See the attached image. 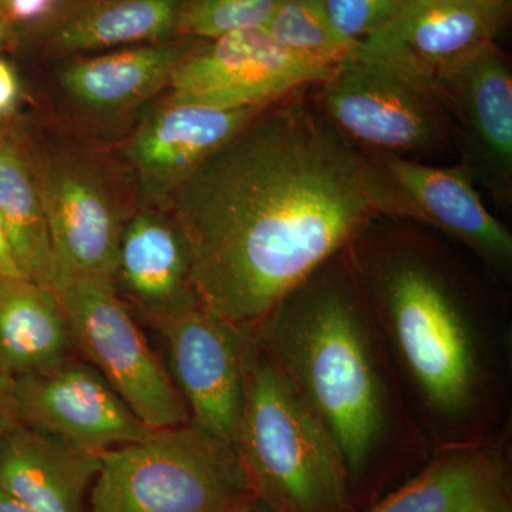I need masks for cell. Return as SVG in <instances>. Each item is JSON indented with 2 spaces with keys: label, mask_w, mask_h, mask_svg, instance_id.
<instances>
[{
  "label": "cell",
  "mask_w": 512,
  "mask_h": 512,
  "mask_svg": "<svg viewBox=\"0 0 512 512\" xmlns=\"http://www.w3.org/2000/svg\"><path fill=\"white\" fill-rule=\"evenodd\" d=\"M349 249L431 453L512 426L508 289L466 249L416 222L376 215Z\"/></svg>",
  "instance_id": "7a4b0ae2"
},
{
  "label": "cell",
  "mask_w": 512,
  "mask_h": 512,
  "mask_svg": "<svg viewBox=\"0 0 512 512\" xmlns=\"http://www.w3.org/2000/svg\"><path fill=\"white\" fill-rule=\"evenodd\" d=\"M225 512H274L268 505L259 501L258 498H252V500L247 501V503L238 505V507L231 508V510Z\"/></svg>",
  "instance_id": "4dcf8cb0"
},
{
  "label": "cell",
  "mask_w": 512,
  "mask_h": 512,
  "mask_svg": "<svg viewBox=\"0 0 512 512\" xmlns=\"http://www.w3.org/2000/svg\"><path fill=\"white\" fill-rule=\"evenodd\" d=\"M57 0H3V13L8 22H36L55 8Z\"/></svg>",
  "instance_id": "484cf974"
},
{
  "label": "cell",
  "mask_w": 512,
  "mask_h": 512,
  "mask_svg": "<svg viewBox=\"0 0 512 512\" xmlns=\"http://www.w3.org/2000/svg\"><path fill=\"white\" fill-rule=\"evenodd\" d=\"M363 512H512V426L481 443L433 451Z\"/></svg>",
  "instance_id": "9a60e30c"
},
{
  "label": "cell",
  "mask_w": 512,
  "mask_h": 512,
  "mask_svg": "<svg viewBox=\"0 0 512 512\" xmlns=\"http://www.w3.org/2000/svg\"><path fill=\"white\" fill-rule=\"evenodd\" d=\"M67 328L79 350L151 430L191 421L183 394L148 345L110 276H82L59 289Z\"/></svg>",
  "instance_id": "52a82bcc"
},
{
  "label": "cell",
  "mask_w": 512,
  "mask_h": 512,
  "mask_svg": "<svg viewBox=\"0 0 512 512\" xmlns=\"http://www.w3.org/2000/svg\"><path fill=\"white\" fill-rule=\"evenodd\" d=\"M26 157L45 208L56 291L82 276L113 278L126 221L97 168L67 148Z\"/></svg>",
  "instance_id": "30bf717a"
},
{
  "label": "cell",
  "mask_w": 512,
  "mask_h": 512,
  "mask_svg": "<svg viewBox=\"0 0 512 512\" xmlns=\"http://www.w3.org/2000/svg\"><path fill=\"white\" fill-rule=\"evenodd\" d=\"M326 64L298 55L265 28L202 40L171 73L168 100L214 109L268 107L332 73Z\"/></svg>",
  "instance_id": "9c48e42d"
},
{
  "label": "cell",
  "mask_w": 512,
  "mask_h": 512,
  "mask_svg": "<svg viewBox=\"0 0 512 512\" xmlns=\"http://www.w3.org/2000/svg\"><path fill=\"white\" fill-rule=\"evenodd\" d=\"M8 133H6L5 128L3 126H0V146H2L3 143H5L6 138H8Z\"/></svg>",
  "instance_id": "d6a6232c"
},
{
  "label": "cell",
  "mask_w": 512,
  "mask_h": 512,
  "mask_svg": "<svg viewBox=\"0 0 512 512\" xmlns=\"http://www.w3.org/2000/svg\"><path fill=\"white\" fill-rule=\"evenodd\" d=\"M0 217L26 278L56 291L45 208L28 157L12 136L0 146Z\"/></svg>",
  "instance_id": "7402d4cb"
},
{
  "label": "cell",
  "mask_w": 512,
  "mask_h": 512,
  "mask_svg": "<svg viewBox=\"0 0 512 512\" xmlns=\"http://www.w3.org/2000/svg\"><path fill=\"white\" fill-rule=\"evenodd\" d=\"M19 423L15 377L0 366V440Z\"/></svg>",
  "instance_id": "4316f807"
},
{
  "label": "cell",
  "mask_w": 512,
  "mask_h": 512,
  "mask_svg": "<svg viewBox=\"0 0 512 512\" xmlns=\"http://www.w3.org/2000/svg\"><path fill=\"white\" fill-rule=\"evenodd\" d=\"M399 0H325L333 28L350 43L382 28Z\"/></svg>",
  "instance_id": "d4e9b609"
},
{
  "label": "cell",
  "mask_w": 512,
  "mask_h": 512,
  "mask_svg": "<svg viewBox=\"0 0 512 512\" xmlns=\"http://www.w3.org/2000/svg\"><path fill=\"white\" fill-rule=\"evenodd\" d=\"M0 278H26L22 269L19 268L18 262H16L15 255H13L12 247H10L8 238V232H6L2 217H0Z\"/></svg>",
  "instance_id": "f1b7e54d"
},
{
  "label": "cell",
  "mask_w": 512,
  "mask_h": 512,
  "mask_svg": "<svg viewBox=\"0 0 512 512\" xmlns=\"http://www.w3.org/2000/svg\"><path fill=\"white\" fill-rule=\"evenodd\" d=\"M367 197L377 215L416 222L470 252L505 289L512 278V235L485 207L460 164L365 153Z\"/></svg>",
  "instance_id": "ba28073f"
},
{
  "label": "cell",
  "mask_w": 512,
  "mask_h": 512,
  "mask_svg": "<svg viewBox=\"0 0 512 512\" xmlns=\"http://www.w3.org/2000/svg\"><path fill=\"white\" fill-rule=\"evenodd\" d=\"M72 348L59 293L30 279L0 278V366L10 376L55 366Z\"/></svg>",
  "instance_id": "ffe728a7"
},
{
  "label": "cell",
  "mask_w": 512,
  "mask_h": 512,
  "mask_svg": "<svg viewBox=\"0 0 512 512\" xmlns=\"http://www.w3.org/2000/svg\"><path fill=\"white\" fill-rule=\"evenodd\" d=\"M0 512H30L25 505L19 503L15 498L0 488Z\"/></svg>",
  "instance_id": "f546056e"
},
{
  "label": "cell",
  "mask_w": 512,
  "mask_h": 512,
  "mask_svg": "<svg viewBox=\"0 0 512 512\" xmlns=\"http://www.w3.org/2000/svg\"><path fill=\"white\" fill-rule=\"evenodd\" d=\"M184 0H90L64 16L50 36L56 52L158 43L177 36Z\"/></svg>",
  "instance_id": "44dd1931"
},
{
  "label": "cell",
  "mask_w": 512,
  "mask_h": 512,
  "mask_svg": "<svg viewBox=\"0 0 512 512\" xmlns=\"http://www.w3.org/2000/svg\"><path fill=\"white\" fill-rule=\"evenodd\" d=\"M19 423L53 434L83 453L101 454L150 434L133 410L86 360L69 356L15 377Z\"/></svg>",
  "instance_id": "4fadbf2b"
},
{
  "label": "cell",
  "mask_w": 512,
  "mask_h": 512,
  "mask_svg": "<svg viewBox=\"0 0 512 512\" xmlns=\"http://www.w3.org/2000/svg\"><path fill=\"white\" fill-rule=\"evenodd\" d=\"M303 87L262 110L168 198L205 308L255 336L376 217L365 158Z\"/></svg>",
  "instance_id": "6da1fadb"
},
{
  "label": "cell",
  "mask_w": 512,
  "mask_h": 512,
  "mask_svg": "<svg viewBox=\"0 0 512 512\" xmlns=\"http://www.w3.org/2000/svg\"><path fill=\"white\" fill-rule=\"evenodd\" d=\"M282 0H184L177 36L220 39L239 30L266 28Z\"/></svg>",
  "instance_id": "cb8c5ba5"
},
{
  "label": "cell",
  "mask_w": 512,
  "mask_h": 512,
  "mask_svg": "<svg viewBox=\"0 0 512 512\" xmlns=\"http://www.w3.org/2000/svg\"><path fill=\"white\" fill-rule=\"evenodd\" d=\"M266 107L214 109L167 100L126 147L141 197L151 207L168 198L208 157Z\"/></svg>",
  "instance_id": "2e32d148"
},
{
  "label": "cell",
  "mask_w": 512,
  "mask_h": 512,
  "mask_svg": "<svg viewBox=\"0 0 512 512\" xmlns=\"http://www.w3.org/2000/svg\"><path fill=\"white\" fill-rule=\"evenodd\" d=\"M311 93L320 113L357 150L421 161L454 148L450 117L433 82L360 43Z\"/></svg>",
  "instance_id": "8992f818"
},
{
  "label": "cell",
  "mask_w": 512,
  "mask_h": 512,
  "mask_svg": "<svg viewBox=\"0 0 512 512\" xmlns=\"http://www.w3.org/2000/svg\"><path fill=\"white\" fill-rule=\"evenodd\" d=\"M100 456L18 423L0 440V488L30 512H89Z\"/></svg>",
  "instance_id": "ac0fdd59"
},
{
  "label": "cell",
  "mask_w": 512,
  "mask_h": 512,
  "mask_svg": "<svg viewBox=\"0 0 512 512\" xmlns=\"http://www.w3.org/2000/svg\"><path fill=\"white\" fill-rule=\"evenodd\" d=\"M167 346L171 379L191 423L234 446L245 403L247 359L254 336L201 302L150 320Z\"/></svg>",
  "instance_id": "8fae6325"
},
{
  "label": "cell",
  "mask_w": 512,
  "mask_h": 512,
  "mask_svg": "<svg viewBox=\"0 0 512 512\" xmlns=\"http://www.w3.org/2000/svg\"><path fill=\"white\" fill-rule=\"evenodd\" d=\"M234 448L252 493L272 511L359 512L338 448L258 336Z\"/></svg>",
  "instance_id": "277c9868"
},
{
  "label": "cell",
  "mask_w": 512,
  "mask_h": 512,
  "mask_svg": "<svg viewBox=\"0 0 512 512\" xmlns=\"http://www.w3.org/2000/svg\"><path fill=\"white\" fill-rule=\"evenodd\" d=\"M510 0H399L382 28L360 46L433 82L503 28Z\"/></svg>",
  "instance_id": "5bb4252c"
},
{
  "label": "cell",
  "mask_w": 512,
  "mask_h": 512,
  "mask_svg": "<svg viewBox=\"0 0 512 512\" xmlns=\"http://www.w3.org/2000/svg\"><path fill=\"white\" fill-rule=\"evenodd\" d=\"M255 336L338 448L357 511L429 460L349 247L295 286Z\"/></svg>",
  "instance_id": "3957f363"
},
{
  "label": "cell",
  "mask_w": 512,
  "mask_h": 512,
  "mask_svg": "<svg viewBox=\"0 0 512 512\" xmlns=\"http://www.w3.org/2000/svg\"><path fill=\"white\" fill-rule=\"evenodd\" d=\"M460 165L504 211L512 204V70L494 43L433 80Z\"/></svg>",
  "instance_id": "7c38bea8"
},
{
  "label": "cell",
  "mask_w": 512,
  "mask_h": 512,
  "mask_svg": "<svg viewBox=\"0 0 512 512\" xmlns=\"http://www.w3.org/2000/svg\"><path fill=\"white\" fill-rule=\"evenodd\" d=\"M100 460L89 512H225L255 498L234 446L191 421Z\"/></svg>",
  "instance_id": "5b68a950"
},
{
  "label": "cell",
  "mask_w": 512,
  "mask_h": 512,
  "mask_svg": "<svg viewBox=\"0 0 512 512\" xmlns=\"http://www.w3.org/2000/svg\"><path fill=\"white\" fill-rule=\"evenodd\" d=\"M286 49L326 64H338L355 50L333 28L325 0H282L265 28Z\"/></svg>",
  "instance_id": "603a6c76"
},
{
  "label": "cell",
  "mask_w": 512,
  "mask_h": 512,
  "mask_svg": "<svg viewBox=\"0 0 512 512\" xmlns=\"http://www.w3.org/2000/svg\"><path fill=\"white\" fill-rule=\"evenodd\" d=\"M200 39H180L131 47L82 59L60 74L64 92L92 110H120L151 96L168 84L171 73Z\"/></svg>",
  "instance_id": "d6986e66"
},
{
  "label": "cell",
  "mask_w": 512,
  "mask_h": 512,
  "mask_svg": "<svg viewBox=\"0 0 512 512\" xmlns=\"http://www.w3.org/2000/svg\"><path fill=\"white\" fill-rule=\"evenodd\" d=\"M18 97L19 82L15 70L6 60L0 59V117L12 113Z\"/></svg>",
  "instance_id": "83f0119b"
},
{
  "label": "cell",
  "mask_w": 512,
  "mask_h": 512,
  "mask_svg": "<svg viewBox=\"0 0 512 512\" xmlns=\"http://www.w3.org/2000/svg\"><path fill=\"white\" fill-rule=\"evenodd\" d=\"M9 33L10 23L8 22V19L3 16V13L0 12V50H2L6 43H8Z\"/></svg>",
  "instance_id": "1f68e13d"
},
{
  "label": "cell",
  "mask_w": 512,
  "mask_h": 512,
  "mask_svg": "<svg viewBox=\"0 0 512 512\" xmlns=\"http://www.w3.org/2000/svg\"><path fill=\"white\" fill-rule=\"evenodd\" d=\"M113 281L148 322L200 302L183 229L154 207L124 222Z\"/></svg>",
  "instance_id": "e0dca14e"
}]
</instances>
